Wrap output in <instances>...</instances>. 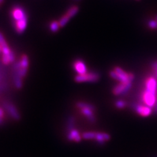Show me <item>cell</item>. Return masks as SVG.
I'll return each instance as SVG.
<instances>
[{
  "instance_id": "5b68a950",
  "label": "cell",
  "mask_w": 157,
  "mask_h": 157,
  "mask_svg": "<svg viewBox=\"0 0 157 157\" xmlns=\"http://www.w3.org/2000/svg\"><path fill=\"white\" fill-rule=\"evenodd\" d=\"M100 75L98 72L90 71L82 75H77L75 77L77 82H96L100 80Z\"/></svg>"
},
{
  "instance_id": "7a4b0ae2",
  "label": "cell",
  "mask_w": 157,
  "mask_h": 157,
  "mask_svg": "<svg viewBox=\"0 0 157 157\" xmlns=\"http://www.w3.org/2000/svg\"><path fill=\"white\" fill-rule=\"evenodd\" d=\"M111 78H114L116 81H119V83H127V84H132L134 79V75L132 73H128L120 67H115L113 70L109 73Z\"/></svg>"
},
{
  "instance_id": "44dd1931",
  "label": "cell",
  "mask_w": 157,
  "mask_h": 157,
  "mask_svg": "<svg viewBox=\"0 0 157 157\" xmlns=\"http://www.w3.org/2000/svg\"><path fill=\"white\" fill-rule=\"evenodd\" d=\"M4 1H5V0H0V4L2 5L3 3V2H4Z\"/></svg>"
},
{
  "instance_id": "52a82bcc",
  "label": "cell",
  "mask_w": 157,
  "mask_h": 157,
  "mask_svg": "<svg viewBox=\"0 0 157 157\" xmlns=\"http://www.w3.org/2000/svg\"><path fill=\"white\" fill-rule=\"evenodd\" d=\"M3 107L7 113L11 116L13 119L19 121L21 119V115H20L16 106L12 103L9 101H5L3 103Z\"/></svg>"
},
{
  "instance_id": "3957f363",
  "label": "cell",
  "mask_w": 157,
  "mask_h": 157,
  "mask_svg": "<svg viewBox=\"0 0 157 157\" xmlns=\"http://www.w3.org/2000/svg\"><path fill=\"white\" fill-rule=\"evenodd\" d=\"M77 107L79 108L82 115H84L87 119L91 122H94L96 117L94 115L95 107L85 101H78L77 103Z\"/></svg>"
},
{
  "instance_id": "603a6c76",
  "label": "cell",
  "mask_w": 157,
  "mask_h": 157,
  "mask_svg": "<svg viewBox=\"0 0 157 157\" xmlns=\"http://www.w3.org/2000/svg\"><path fill=\"white\" fill-rule=\"evenodd\" d=\"M0 52H2V47L0 46Z\"/></svg>"
},
{
  "instance_id": "ffe728a7",
  "label": "cell",
  "mask_w": 157,
  "mask_h": 157,
  "mask_svg": "<svg viewBox=\"0 0 157 157\" xmlns=\"http://www.w3.org/2000/svg\"><path fill=\"white\" fill-rule=\"evenodd\" d=\"M152 68H153V71H155L156 78H157V61L152 63Z\"/></svg>"
},
{
  "instance_id": "8fae6325",
  "label": "cell",
  "mask_w": 157,
  "mask_h": 157,
  "mask_svg": "<svg viewBox=\"0 0 157 157\" xmlns=\"http://www.w3.org/2000/svg\"><path fill=\"white\" fill-rule=\"evenodd\" d=\"M110 139L111 136L109 134L105 133V132H96L95 140L100 145H104L105 143L109 141Z\"/></svg>"
},
{
  "instance_id": "6da1fadb",
  "label": "cell",
  "mask_w": 157,
  "mask_h": 157,
  "mask_svg": "<svg viewBox=\"0 0 157 157\" xmlns=\"http://www.w3.org/2000/svg\"><path fill=\"white\" fill-rule=\"evenodd\" d=\"M11 15L14 30L18 34L23 33L26 31L28 22L25 9L21 6H14L11 8Z\"/></svg>"
},
{
  "instance_id": "ba28073f",
  "label": "cell",
  "mask_w": 157,
  "mask_h": 157,
  "mask_svg": "<svg viewBox=\"0 0 157 157\" xmlns=\"http://www.w3.org/2000/svg\"><path fill=\"white\" fill-rule=\"evenodd\" d=\"M132 84L127 83H119L113 88V93L115 96H121L126 94L131 89Z\"/></svg>"
},
{
  "instance_id": "30bf717a",
  "label": "cell",
  "mask_w": 157,
  "mask_h": 157,
  "mask_svg": "<svg viewBox=\"0 0 157 157\" xmlns=\"http://www.w3.org/2000/svg\"><path fill=\"white\" fill-rule=\"evenodd\" d=\"M73 67L78 75H82L87 72L86 66L85 62L81 60H76L73 62Z\"/></svg>"
},
{
  "instance_id": "8992f818",
  "label": "cell",
  "mask_w": 157,
  "mask_h": 157,
  "mask_svg": "<svg viewBox=\"0 0 157 157\" xmlns=\"http://www.w3.org/2000/svg\"><path fill=\"white\" fill-rule=\"evenodd\" d=\"M132 107L137 115L141 117H147L150 116L153 113V109H152V108L144 104H132Z\"/></svg>"
},
{
  "instance_id": "d6986e66",
  "label": "cell",
  "mask_w": 157,
  "mask_h": 157,
  "mask_svg": "<svg viewBox=\"0 0 157 157\" xmlns=\"http://www.w3.org/2000/svg\"><path fill=\"white\" fill-rule=\"evenodd\" d=\"M4 115H5V111L3 108L0 107V125H1L4 120Z\"/></svg>"
},
{
  "instance_id": "4fadbf2b",
  "label": "cell",
  "mask_w": 157,
  "mask_h": 157,
  "mask_svg": "<svg viewBox=\"0 0 157 157\" xmlns=\"http://www.w3.org/2000/svg\"><path fill=\"white\" fill-rule=\"evenodd\" d=\"M78 11H79V7L77 6H72L67 9V11L64 14L69 19L71 20L73 17L76 15Z\"/></svg>"
},
{
  "instance_id": "277c9868",
  "label": "cell",
  "mask_w": 157,
  "mask_h": 157,
  "mask_svg": "<svg viewBox=\"0 0 157 157\" xmlns=\"http://www.w3.org/2000/svg\"><path fill=\"white\" fill-rule=\"evenodd\" d=\"M140 99L142 104L151 108L157 105V94L156 93L144 89L140 94Z\"/></svg>"
},
{
  "instance_id": "7c38bea8",
  "label": "cell",
  "mask_w": 157,
  "mask_h": 157,
  "mask_svg": "<svg viewBox=\"0 0 157 157\" xmlns=\"http://www.w3.org/2000/svg\"><path fill=\"white\" fill-rule=\"evenodd\" d=\"M81 138H82V136H81L79 132L75 128L69 131V133L67 134V139L69 140V141H74L75 142H80L81 140Z\"/></svg>"
},
{
  "instance_id": "2e32d148",
  "label": "cell",
  "mask_w": 157,
  "mask_h": 157,
  "mask_svg": "<svg viewBox=\"0 0 157 157\" xmlns=\"http://www.w3.org/2000/svg\"><path fill=\"white\" fill-rule=\"evenodd\" d=\"M115 107L117 108V109H122L125 108L127 105V103L126 101L122 100H118L115 101Z\"/></svg>"
},
{
  "instance_id": "cb8c5ba5",
  "label": "cell",
  "mask_w": 157,
  "mask_h": 157,
  "mask_svg": "<svg viewBox=\"0 0 157 157\" xmlns=\"http://www.w3.org/2000/svg\"><path fill=\"white\" fill-rule=\"evenodd\" d=\"M155 20H156V21L157 22V15L156 16V18H155Z\"/></svg>"
},
{
  "instance_id": "d4e9b609",
  "label": "cell",
  "mask_w": 157,
  "mask_h": 157,
  "mask_svg": "<svg viewBox=\"0 0 157 157\" xmlns=\"http://www.w3.org/2000/svg\"><path fill=\"white\" fill-rule=\"evenodd\" d=\"M75 1H77V2H79V1H81V0H75Z\"/></svg>"
},
{
  "instance_id": "5bb4252c",
  "label": "cell",
  "mask_w": 157,
  "mask_h": 157,
  "mask_svg": "<svg viewBox=\"0 0 157 157\" xmlns=\"http://www.w3.org/2000/svg\"><path fill=\"white\" fill-rule=\"evenodd\" d=\"M48 27H49V29H50V31L52 33H56L61 28L60 25V23H59V21H56V20L51 21L50 22V24H49Z\"/></svg>"
},
{
  "instance_id": "7402d4cb",
  "label": "cell",
  "mask_w": 157,
  "mask_h": 157,
  "mask_svg": "<svg viewBox=\"0 0 157 157\" xmlns=\"http://www.w3.org/2000/svg\"><path fill=\"white\" fill-rule=\"evenodd\" d=\"M155 111L156 113H157V105H156L155 107Z\"/></svg>"
},
{
  "instance_id": "9c48e42d",
  "label": "cell",
  "mask_w": 157,
  "mask_h": 157,
  "mask_svg": "<svg viewBox=\"0 0 157 157\" xmlns=\"http://www.w3.org/2000/svg\"><path fill=\"white\" fill-rule=\"evenodd\" d=\"M144 89L157 94V79L154 76L147 77L144 81Z\"/></svg>"
},
{
  "instance_id": "484cf974",
  "label": "cell",
  "mask_w": 157,
  "mask_h": 157,
  "mask_svg": "<svg viewBox=\"0 0 157 157\" xmlns=\"http://www.w3.org/2000/svg\"><path fill=\"white\" fill-rule=\"evenodd\" d=\"M155 157H157V156H155Z\"/></svg>"
},
{
  "instance_id": "9a60e30c",
  "label": "cell",
  "mask_w": 157,
  "mask_h": 157,
  "mask_svg": "<svg viewBox=\"0 0 157 157\" xmlns=\"http://www.w3.org/2000/svg\"><path fill=\"white\" fill-rule=\"evenodd\" d=\"M96 132H86L82 134V137L85 140H95Z\"/></svg>"
},
{
  "instance_id": "ac0fdd59",
  "label": "cell",
  "mask_w": 157,
  "mask_h": 157,
  "mask_svg": "<svg viewBox=\"0 0 157 157\" xmlns=\"http://www.w3.org/2000/svg\"><path fill=\"white\" fill-rule=\"evenodd\" d=\"M148 27L151 29H157V22L156 20H150V21L147 23Z\"/></svg>"
},
{
  "instance_id": "e0dca14e",
  "label": "cell",
  "mask_w": 157,
  "mask_h": 157,
  "mask_svg": "<svg viewBox=\"0 0 157 157\" xmlns=\"http://www.w3.org/2000/svg\"><path fill=\"white\" fill-rule=\"evenodd\" d=\"M74 124H75V119L73 117H70L68 119V124H67V129L68 131H70L74 128Z\"/></svg>"
}]
</instances>
